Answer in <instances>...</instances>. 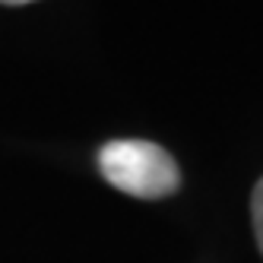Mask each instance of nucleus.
Listing matches in <instances>:
<instances>
[{
    "instance_id": "1",
    "label": "nucleus",
    "mask_w": 263,
    "mask_h": 263,
    "mask_svg": "<svg viewBox=\"0 0 263 263\" xmlns=\"http://www.w3.org/2000/svg\"><path fill=\"white\" fill-rule=\"evenodd\" d=\"M99 168L111 187L140 200H162L181 187V172L162 146L149 140H111L99 153Z\"/></svg>"
},
{
    "instance_id": "2",
    "label": "nucleus",
    "mask_w": 263,
    "mask_h": 263,
    "mask_svg": "<svg viewBox=\"0 0 263 263\" xmlns=\"http://www.w3.org/2000/svg\"><path fill=\"white\" fill-rule=\"evenodd\" d=\"M254 232H257V244L263 251V181L257 184V191H254Z\"/></svg>"
},
{
    "instance_id": "3",
    "label": "nucleus",
    "mask_w": 263,
    "mask_h": 263,
    "mask_svg": "<svg viewBox=\"0 0 263 263\" xmlns=\"http://www.w3.org/2000/svg\"><path fill=\"white\" fill-rule=\"evenodd\" d=\"M0 4H7V7H23V4H32V0H0Z\"/></svg>"
}]
</instances>
